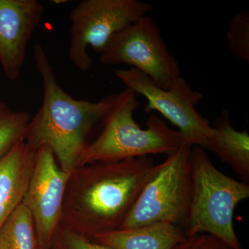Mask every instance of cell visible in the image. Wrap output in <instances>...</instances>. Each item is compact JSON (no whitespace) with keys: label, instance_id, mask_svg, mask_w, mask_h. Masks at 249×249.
Returning a JSON list of instances; mask_svg holds the SVG:
<instances>
[{"label":"cell","instance_id":"obj_4","mask_svg":"<svg viewBox=\"0 0 249 249\" xmlns=\"http://www.w3.org/2000/svg\"><path fill=\"white\" fill-rule=\"evenodd\" d=\"M190 164L192 196L183 227L186 237L209 234L233 249H243L232 219L237 205L249 197V184L219 171L200 146L192 147Z\"/></svg>","mask_w":249,"mask_h":249},{"label":"cell","instance_id":"obj_16","mask_svg":"<svg viewBox=\"0 0 249 249\" xmlns=\"http://www.w3.org/2000/svg\"><path fill=\"white\" fill-rule=\"evenodd\" d=\"M227 47L236 58L249 63V13L232 16L226 34Z\"/></svg>","mask_w":249,"mask_h":249},{"label":"cell","instance_id":"obj_15","mask_svg":"<svg viewBox=\"0 0 249 249\" xmlns=\"http://www.w3.org/2000/svg\"><path fill=\"white\" fill-rule=\"evenodd\" d=\"M30 121L29 113L12 110L6 103L0 102V158L18 142H24Z\"/></svg>","mask_w":249,"mask_h":249},{"label":"cell","instance_id":"obj_10","mask_svg":"<svg viewBox=\"0 0 249 249\" xmlns=\"http://www.w3.org/2000/svg\"><path fill=\"white\" fill-rule=\"evenodd\" d=\"M43 13L37 0H0V62L10 80L20 75L28 43Z\"/></svg>","mask_w":249,"mask_h":249},{"label":"cell","instance_id":"obj_17","mask_svg":"<svg viewBox=\"0 0 249 249\" xmlns=\"http://www.w3.org/2000/svg\"><path fill=\"white\" fill-rule=\"evenodd\" d=\"M49 249H113L58 225L51 240Z\"/></svg>","mask_w":249,"mask_h":249},{"label":"cell","instance_id":"obj_2","mask_svg":"<svg viewBox=\"0 0 249 249\" xmlns=\"http://www.w3.org/2000/svg\"><path fill=\"white\" fill-rule=\"evenodd\" d=\"M34 57L43 84V102L28 124L24 142L36 152L49 147L61 169L70 173L76 168L88 136L107 115L116 94L98 102L74 99L58 84L40 44L34 47Z\"/></svg>","mask_w":249,"mask_h":249},{"label":"cell","instance_id":"obj_18","mask_svg":"<svg viewBox=\"0 0 249 249\" xmlns=\"http://www.w3.org/2000/svg\"><path fill=\"white\" fill-rule=\"evenodd\" d=\"M172 249H233L214 236L200 233L188 236Z\"/></svg>","mask_w":249,"mask_h":249},{"label":"cell","instance_id":"obj_20","mask_svg":"<svg viewBox=\"0 0 249 249\" xmlns=\"http://www.w3.org/2000/svg\"><path fill=\"white\" fill-rule=\"evenodd\" d=\"M0 102H1V101H0Z\"/></svg>","mask_w":249,"mask_h":249},{"label":"cell","instance_id":"obj_7","mask_svg":"<svg viewBox=\"0 0 249 249\" xmlns=\"http://www.w3.org/2000/svg\"><path fill=\"white\" fill-rule=\"evenodd\" d=\"M105 65L124 64L146 75L159 88L168 89L181 77L176 58L155 21L145 15L114 34L100 53Z\"/></svg>","mask_w":249,"mask_h":249},{"label":"cell","instance_id":"obj_5","mask_svg":"<svg viewBox=\"0 0 249 249\" xmlns=\"http://www.w3.org/2000/svg\"><path fill=\"white\" fill-rule=\"evenodd\" d=\"M191 148L183 144L164 161L155 165L120 229L156 222H169L183 229L191 201Z\"/></svg>","mask_w":249,"mask_h":249},{"label":"cell","instance_id":"obj_1","mask_svg":"<svg viewBox=\"0 0 249 249\" xmlns=\"http://www.w3.org/2000/svg\"><path fill=\"white\" fill-rule=\"evenodd\" d=\"M154 166L149 156L77 166L70 173L59 225L89 239L119 230Z\"/></svg>","mask_w":249,"mask_h":249},{"label":"cell","instance_id":"obj_3","mask_svg":"<svg viewBox=\"0 0 249 249\" xmlns=\"http://www.w3.org/2000/svg\"><path fill=\"white\" fill-rule=\"evenodd\" d=\"M137 96L128 88L116 94L112 106L103 119L102 131L85 147L77 166L156 154L168 155L185 144L181 133L170 129L155 114L147 119L146 128H141L133 117L134 111L139 107Z\"/></svg>","mask_w":249,"mask_h":249},{"label":"cell","instance_id":"obj_11","mask_svg":"<svg viewBox=\"0 0 249 249\" xmlns=\"http://www.w3.org/2000/svg\"><path fill=\"white\" fill-rule=\"evenodd\" d=\"M36 152L18 142L0 158V229L22 203L35 163Z\"/></svg>","mask_w":249,"mask_h":249},{"label":"cell","instance_id":"obj_12","mask_svg":"<svg viewBox=\"0 0 249 249\" xmlns=\"http://www.w3.org/2000/svg\"><path fill=\"white\" fill-rule=\"evenodd\" d=\"M186 237L182 227L169 222H156L104 232L91 240L113 249H172Z\"/></svg>","mask_w":249,"mask_h":249},{"label":"cell","instance_id":"obj_13","mask_svg":"<svg viewBox=\"0 0 249 249\" xmlns=\"http://www.w3.org/2000/svg\"><path fill=\"white\" fill-rule=\"evenodd\" d=\"M212 133L205 150L217 156L242 178L249 182V134L247 129L236 130L231 121L230 111L224 108L212 124Z\"/></svg>","mask_w":249,"mask_h":249},{"label":"cell","instance_id":"obj_9","mask_svg":"<svg viewBox=\"0 0 249 249\" xmlns=\"http://www.w3.org/2000/svg\"><path fill=\"white\" fill-rule=\"evenodd\" d=\"M70 173L61 169L49 147H42L36 151L35 163L22 204L34 219L39 249H49L58 227Z\"/></svg>","mask_w":249,"mask_h":249},{"label":"cell","instance_id":"obj_6","mask_svg":"<svg viewBox=\"0 0 249 249\" xmlns=\"http://www.w3.org/2000/svg\"><path fill=\"white\" fill-rule=\"evenodd\" d=\"M154 9L139 0H83L70 13L71 37L68 54L79 71L91 70L90 47L101 53L114 34Z\"/></svg>","mask_w":249,"mask_h":249},{"label":"cell","instance_id":"obj_19","mask_svg":"<svg viewBox=\"0 0 249 249\" xmlns=\"http://www.w3.org/2000/svg\"></svg>","mask_w":249,"mask_h":249},{"label":"cell","instance_id":"obj_8","mask_svg":"<svg viewBox=\"0 0 249 249\" xmlns=\"http://www.w3.org/2000/svg\"><path fill=\"white\" fill-rule=\"evenodd\" d=\"M115 75L126 88L147 100L145 112L158 111L178 127L185 144L205 148L212 126L196 108L203 98L202 93L193 89L186 80L179 77L169 89H163L134 68L116 70Z\"/></svg>","mask_w":249,"mask_h":249},{"label":"cell","instance_id":"obj_14","mask_svg":"<svg viewBox=\"0 0 249 249\" xmlns=\"http://www.w3.org/2000/svg\"><path fill=\"white\" fill-rule=\"evenodd\" d=\"M0 249H39L34 219L22 203L0 229Z\"/></svg>","mask_w":249,"mask_h":249}]
</instances>
